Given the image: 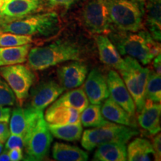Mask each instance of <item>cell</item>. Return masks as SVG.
Instances as JSON below:
<instances>
[{
	"mask_svg": "<svg viewBox=\"0 0 161 161\" xmlns=\"http://www.w3.org/2000/svg\"><path fill=\"white\" fill-rule=\"evenodd\" d=\"M127 159L129 161L155 160L152 145L148 140L136 138L128 145Z\"/></svg>",
	"mask_w": 161,
	"mask_h": 161,
	"instance_id": "cell-22",
	"label": "cell"
},
{
	"mask_svg": "<svg viewBox=\"0 0 161 161\" xmlns=\"http://www.w3.org/2000/svg\"><path fill=\"white\" fill-rule=\"evenodd\" d=\"M87 71V66L80 60H73L60 66L57 72L60 84L65 90L78 87L85 80Z\"/></svg>",
	"mask_w": 161,
	"mask_h": 161,
	"instance_id": "cell-13",
	"label": "cell"
},
{
	"mask_svg": "<svg viewBox=\"0 0 161 161\" xmlns=\"http://www.w3.org/2000/svg\"><path fill=\"white\" fill-rule=\"evenodd\" d=\"M59 17L55 12L28 15L5 22L0 26L1 32L29 36H52L60 30Z\"/></svg>",
	"mask_w": 161,
	"mask_h": 161,
	"instance_id": "cell-3",
	"label": "cell"
},
{
	"mask_svg": "<svg viewBox=\"0 0 161 161\" xmlns=\"http://www.w3.org/2000/svg\"><path fill=\"white\" fill-rule=\"evenodd\" d=\"M154 60H153V67H154V71L156 73H158V75H161V56L160 55H157L156 57H154Z\"/></svg>",
	"mask_w": 161,
	"mask_h": 161,
	"instance_id": "cell-37",
	"label": "cell"
},
{
	"mask_svg": "<svg viewBox=\"0 0 161 161\" xmlns=\"http://www.w3.org/2000/svg\"><path fill=\"white\" fill-rule=\"evenodd\" d=\"M10 134L11 132L8 122H0V142H5Z\"/></svg>",
	"mask_w": 161,
	"mask_h": 161,
	"instance_id": "cell-33",
	"label": "cell"
},
{
	"mask_svg": "<svg viewBox=\"0 0 161 161\" xmlns=\"http://www.w3.org/2000/svg\"><path fill=\"white\" fill-rule=\"evenodd\" d=\"M0 75L13 90L19 103L29 97L35 75L28 66L21 64L0 66Z\"/></svg>",
	"mask_w": 161,
	"mask_h": 161,
	"instance_id": "cell-8",
	"label": "cell"
},
{
	"mask_svg": "<svg viewBox=\"0 0 161 161\" xmlns=\"http://www.w3.org/2000/svg\"><path fill=\"white\" fill-rule=\"evenodd\" d=\"M82 51L77 44L69 40H58L44 46L31 48L28 64L33 70H44L70 60H80Z\"/></svg>",
	"mask_w": 161,
	"mask_h": 161,
	"instance_id": "cell-2",
	"label": "cell"
},
{
	"mask_svg": "<svg viewBox=\"0 0 161 161\" xmlns=\"http://www.w3.org/2000/svg\"><path fill=\"white\" fill-rule=\"evenodd\" d=\"M107 83L110 98L130 116H134L136 111L135 103L119 74L115 70H110L107 76Z\"/></svg>",
	"mask_w": 161,
	"mask_h": 161,
	"instance_id": "cell-10",
	"label": "cell"
},
{
	"mask_svg": "<svg viewBox=\"0 0 161 161\" xmlns=\"http://www.w3.org/2000/svg\"><path fill=\"white\" fill-rule=\"evenodd\" d=\"M79 111L71 107L55 104L54 102L45 114V120L49 124H75L80 122Z\"/></svg>",
	"mask_w": 161,
	"mask_h": 161,
	"instance_id": "cell-17",
	"label": "cell"
},
{
	"mask_svg": "<svg viewBox=\"0 0 161 161\" xmlns=\"http://www.w3.org/2000/svg\"><path fill=\"white\" fill-rule=\"evenodd\" d=\"M31 48V43L11 47H0V66L25 63L27 61Z\"/></svg>",
	"mask_w": 161,
	"mask_h": 161,
	"instance_id": "cell-24",
	"label": "cell"
},
{
	"mask_svg": "<svg viewBox=\"0 0 161 161\" xmlns=\"http://www.w3.org/2000/svg\"><path fill=\"white\" fill-rule=\"evenodd\" d=\"M109 36L121 55L135 58L143 65L148 64L160 54V43L148 31H123L113 28Z\"/></svg>",
	"mask_w": 161,
	"mask_h": 161,
	"instance_id": "cell-1",
	"label": "cell"
},
{
	"mask_svg": "<svg viewBox=\"0 0 161 161\" xmlns=\"http://www.w3.org/2000/svg\"><path fill=\"white\" fill-rule=\"evenodd\" d=\"M16 96L13 90L0 75V106H13L16 103Z\"/></svg>",
	"mask_w": 161,
	"mask_h": 161,
	"instance_id": "cell-30",
	"label": "cell"
},
{
	"mask_svg": "<svg viewBox=\"0 0 161 161\" xmlns=\"http://www.w3.org/2000/svg\"><path fill=\"white\" fill-rule=\"evenodd\" d=\"M47 1L52 5L63 6L66 8H69L70 6L77 3L79 0H47Z\"/></svg>",
	"mask_w": 161,
	"mask_h": 161,
	"instance_id": "cell-35",
	"label": "cell"
},
{
	"mask_svg": "<svg viewBox=\"0 0 161 161\" xmlns=\"http://www.w3.org/2000/svg\"><path fill=\"white\" fill-rule=\"evenodd\" d=\"M138 116V122L151 134H157L160 131V103L145 102V105Z\"/></svg>",
	"mask_w": 161,
	"mask_h": 161,
	"instance_id": "cell-18",
	"label": "cell"
},
{
	"mask_svg": "<svg viewBox=\"0 0 161 161\" xmlns=\"http://www.w3.org/2000/svg\"><path fill=\"white\" fill-rule=\"evenodd\" d=\"M42 5V0H6L0 10V15L6 22L19 19L40 11Z\"/></svg>",
	"mask_w": 161,
	"mask_h": 161,
	"instance_id": "cell-15",
	"label": "cell"
},
{
	"mask_svg": "<svg viewBox=\"0 0 161 161\" xmlns=\"http://www.w3.org/2000/svg\"><path fill=\"white\" fill-rule=\"evenodd\" d=\"M11 109L5 106H0V122H8Z\"/></svg>",
	"mask_w": 161,
	"mask_h": 161,
	"instance_id": "cell-36",
	"label": "cell"
},
{
	"mask_svg": "<svg viewBox=\"0 0 161 161\" xmlns=\"http://www.w3.org/2000/svg\"><path fill=\"white\" fill-rule=\"evenodd\" d=\"M101 111L107 120L123 125L134 126L132 116L110 98L104 101L103 104L101 106Z\"/></svg>",
	"mask_w": 161,
	"mask_h": 161,
	"instance_id": "cell-21",
	"label": "cell"
},
{
	"mask_svg": "<svg viewBox=\"0 0 161 161\" xmlns=\"http://www.w3.org/2000/svg\"><path fill=\"white\" fill-rule=\"evenodd\" d=\"M48 124V128L52 136L69 142L79 140L83 133V127L80 122L75 124L55 125Z\"/></svg>",
	"mask_w": 161,
	"mask_h": 161,
	"instance_id": "cell-25",
	"label": "cell"
},
{
	"mask_svg": "<svg viewBox=\"0 0 161 161\" xmlns=\"http://www.w3.org/2000/svg\"><path fill=\"white\" fill-rule=\"evenodd\" d=\"M152 147L154 152L155 160H160L161 158V136L160 134H157L153 140Z\"/></svg>",
	"mask_w": 161,
	"mask_h": 161,
	"instance_id": "cell-32",
	"label": "cell"
},
{
	"mask_svg": "<svg viewBox=\"0 0 161 161\" xmlns=\"http://www.w3.org/2000/svg\"><path fill=\"white\" fill-rule=\"evenodd\" d=\"M113 28L137 31L143 27L144 0H105Z\"/></svg>",
	"mask_w": 161,
	"mask_h": 161,
	"instance_id": "cell-4",
	"label": "cell"
},
{
	"mask_svg": "<svg viewBox=\"0 0 161 161\" xmlns=\"http://www.w3.org/2000/svg\"><path fill=\"white\" fill-rule=\"evenodd\" d=\"M55 103L60 105L71 107L81 113L89 105V100L83 88H78L66 92L58 100L56 99Z\"/></svg>",
	"mask_w": 161,
	"mask_h": 161,
	"instance_id": "cell-26",
	"label": "cell"
},
{
	"mask_svg": "<svg viewBox=\"0 0 161 161\" xmlns=\"http://www.w3.org/2000/svg\"><path fill=\"white\" fill-rule=\"evenodd\" d=\"M93 160L125 161L127 159L126 143L121 142H107L96 147Z\"/></svg>",
	"mask_w": 161,
	"mask_h": 161,
	"instance_id": "cell-20",
	"label": "cell"
},
{
	"mask_svg": "<svg viewBox=\"0 0 161 161\" xmlns=\"http://www.w3.org/2000/svg\"><path fill=\"white\" fill-rule=\"evenodd\" d=\"M2 33V32H1V31H0V34H1Z\"/></svg>",
	"mask_w": 161,
	"mask_h": 161,
	"instance_id": "cell-41",
	"label": "cell"
},
{
	"mask_svg": "<svg viewBox=\"0 0 161 161\" xmlns=\"http://www.w3.org/2000/svg\"><path fill=\"white\" fill-rule=\"evenodd\" d=\"M65 89L55 80H47L40 83L31 93V108L37 111H43L63 93Z\"/></svg>",
	"mask_w": 161,
	"mask_h": 161,
	"instance_id": "cell-12",
	"label": "cell"
},
{
	"mask_svg": "<svg viewBox=\"0 0 161 161\" xmlns=\"http://www.w3.org/2000/svg\"><path fill=\"white\" fill-rule=\"evenodd\" d=\"M53 140L52 133L44 118L43 113L25 138V160L39 161L43 160L49 154Z\"/></svg>",
	"mask_w": 161,
	"mask_h": 161,
	"instance_id": "cell-7",
	"label": "cell"
},
{
	"mask_svg": "<svg viewBox=\"0 0 161 161\" xmlns=\"http://www.w3.org/2000/svg\"><path fill=\"white\" fill-rule=\"evenodd\" d=\"M3 143L0 142V153L3 152Z\"/></svg>",
	"mask_w": 161,
	"mask_h": 161,
	"instance_id": "cell-40",
	"label": "cell"
},
{
	"mask_svg": "<svg viewBox=\"0 0 161 161\" xmlns=\"http://www.w3.org/2000/svg\"><path fill=\"white\" fill-rule=\"evenodd\" d=\"M84 90L90 103L101 104L109 97L107 77L100 70L93 69L86 78Z\"/></svg>",
	"mask_w": 161,
	"mask_h": 161,
	"instance_id": "cell-14",
	"label": "cell"
},
{
	"mask_svg": "<svg viewBox=\"0 0 161 161\" xmlns=\"http://www.w3.org/2000/svg\"><path fill=\"white\" fill-rule=\"evenodd\" d=\"M119 71L137 111H141L146 102L145 93L149 69L143 67L135 58L128 56L124 59L123 66Z\"/></svg>",
	"mask_w": 161,
	"mask_h": 161,
	"instance_id": "cell-6",
	"label": "cell"
},
{
	"mask_svg": "<svg viewBox=\"0 0 161 161\" xmlns=\"http://www.w3.org/2000/svg\"><path fill=\"white\" fill-rule=\"evenodd\" d=\"M5 22H6V20L5 18H4L2 15H0V26L3 25L4 23H5Z\"/></svg>",
	"mask_w": 161,
	"mask_h": 161,
	"instance_id": "cell-39",
	"label": "cell"
},
{
	"mask_svg": "<svg viewBox=\"0 0 161 161\" xmlns=\"http://www.w3.org/2000/svg\"><path fill=\"white\" fill-rule=\"evenodd\" d=\"M95 40L101 61L110 67L119 70L123 66L124 59L121 57L119 52L109 37L102 34L96 35Z\"/></svg>",
	"mask_w": 161,
	"mask_h": 161,
	"instance_id": "cell-16",
	"label": "cell"
},
{
	"mask_svg": "<svg viewBox=\"0 0 161 161\" xmlns=\"http://www.w3.org/2000/svg\"><path fill=\"white\" fill-rule=\"evenodd\" d=\"M42 113L43 111H37L31 107L26 108L17 107L14 108L9 119L11 134L23 136L25 140Z\"/></svg>",
	"mask_w": 161,
	"mask_h": 161,
	"instance_id": "cell-11",
	"label": "cell"
},
{
	"mask_svg": "<svg viewBox=\"0 0 161 161\" xmlns=\"http://www.w3.org/2000/svg\"><path fill=\"white\" fill-rule=\"evenodd\" d=\"M8 155L11 161H19L23 160V148H14L11 150H8Z\"/></svg>",
	"mask_w": 161,
	"mask_h": 161,
	"instance_id": "cell-34",
	"label": "cell"
},
{
	"mask_svg": "<svg viewBox=\"0 0 161 161\" xmlns=\"http://www.w3.org/2000/svg\"><path fill=\"white\" fill-rule=\"evenodd\" d=\"M0 161H11L8 155V151L5 149L3 153H0Z\"/></svg>",
	"mask_w": 161,
	"mask_h": 161,
	"instance_id": "cell-38",
	"label": "cell"
},
{
	"mask_svg": "<svg viewBox=\"0 0 161 161\" xmlns=\"http://www.w3.org/2000/svg\"><path fill=\"white\" fill-rule=\"evenodd\" d=\"M146 102L160 103L161 101V78L154 70H149L147 79L145 93Z\"/></svg>",
	"mask_w": 161,
	"mask_h": 161,
	"instance_id": "cell-28",
	"label": "cell"
},
{
	"mask_svg": "<svg viewBox=\"0 0 161 161\" xmlns=\"http://www.w3.org/2000/svg\"><path fill=\"white\" fill-rule=\"evenodd\" d=\"M138 130L133 127L108 123L94 129H86L81 136V146L92 151L100 145L112 142H127L136 134Z\"/></svg>",
	"mask_w": 161,
	"mask_h": 161,
	"instance_id": "cell-5",
	"label": "cell"
},
{
	"mask_svg": "<svg viewBox=\"0 0 161 161\" xmlns=\"http://www.w3.org/2000/svg\"><path fill=\"white\" fill-rule=\"evenodd\" d=\"M146 24L149 34L156 41L161 40V0H146Z\"/></svg>",
	"mask_w": 161,
	"mask_h": 161,
	"instance_id": "cell-19",
	"label": "cell"
},
{
	"mask_svg": "<svg viewBox=\"0 0 161 161\" xmlns=\"http://www.w3.org/2000/svg\"><path fill=\"white\" fill-rule=\"evenodd\" d=\"M33 42L31 36L2 32L0 34V47L23 46Z\"/></svg>",
	"mask_w": 161,
	"mask_h": 161,
	"instance_id": "cell-29",
	"label": "cell"
},
{
	"mask_svg": "<svg viewBox=\"0 0 161 161\" xmlns=\"http://www.w3.org/2000/svg\"><path fill=\"white\" fill-rule=\"evenodd\" d=\"M81 22L90 33L109 34L113 25L105 0H89L82 8Z\"/></svg>",
	"mask_w": 161,
	"mask_h": 161,
	"instance_id": "cell-9",
	"label": "cell"
},
{
	"mask_svg": "<svg viewBox=\"0 0 161 161\" xmlns=\"http://www.w3.org/2000/svg\"><path fill=\"white\" fill-rule=\"evenodd\" d=\"M101 104H91L88 105L80 114V122L86 128H98L108 123L101 111Z\"/></svg>",
	"mask_w": 161,
	"mask_h": 161,
	"instance_id": "cell-27",
	"label": "cell"
},
{
	"mask_svg": "<svg viewBox=\"0 0 161 161\" xmlns=\"http://www.w3.org/2000/svg\"><path fill=\"white\" fill-rule=\"evenodd\" d=\"M14 148H25V140L23 136L11 134L6 140L5 149L8 151Z\"/></svg>",
	"mask_w": 161,
	"mask_h": 161,
	"instance_id": "cell-31",
	"label": "cell"
},
{
	"mask_svg": "<svg viewBox=\"0 0 161 161\" xmlns=\"http://www.w3.org/2000/svg\"><path fill=\"white\" fill-rule=\"evenodd\" d=\"M52 154L58 161H86L89 158L87 153L78 147L61 142L54 144Z\"/></svg>",
	"mask_w": 161,
	"mask_h": 161,
	"instance_id": "cell-23",
	"label": "cell"
}]
</instances>
